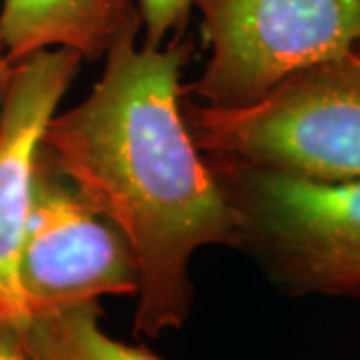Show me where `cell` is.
<instances>
[{
	"label": "cell",
	"instance_id": "1",
	"mask_svg": "<svg viewBox=\"0 0 360 360\" xmlns=\"http://www.w3.org/2000/svg\"><path fill=\"white\" fill-rule=\"evenodd\" d=\"M139 26L118 34L92 92L52 116L40 142L127 236L141 274L134 330L156 338L191 314L194 252L236 248V226L182 116L180 75L193 44L179 34L167 46L136 49Z\"/></svg>",
	"mask_w": 360,
	"mask_h": 360
},
{
	"label": "cell",
	"instance_id": "2",
	"mask_svg": "<svg viewBox=\"0 0 360 360\" xmlns=\"http://www.w3.org/2000/svg\"><path fill=\"white\" fill-rule=\"evenodd\" d=\"M236 248L292 296L360 298V179L312 180L205 156Z\"/></svg>",
	"mask_w": 360,
	"mask_h": 360
},
{
	"label": "cell",
	"instance_id": "3",
	"mask_svg": "<svg viewBox=\"0 0 360 360\" xmlns=\"http://www.w3.org/2000/svg\"><path fill=\"white\" fill-rule=\"evenodd\" d=\"M182 116L205 156L302 179H360V46L296 72L248 106L182 98Z\"/></svg>",
	"mask_w": 360,
	"mask_h": 360
},
{
	"label": "cell",
	"instance_id": "4",
	"mask_svg": "<svg viewBox=\"0 0 360 360\" xmlns=\"http://www.w3.org/2000/svg\"><path fill=\"white\" fill-rule=\"evenodd\" d=\"M210 51L196 103L240 108L360 46V0H194Z\"/></svg>",
	"mask_w": 360,
	"mask_h": 360
},
{
	"label": "cell",
	"instance_id": "5",
	"mask_svg": "<svg viewBox=\"0 0 360 360\" xmlns=\"http://www.w3.org/2000/svg\"><path fill=\"white\" fill-rule=\"evenodd\" d=\"M18 281L28 316L103 296H136L129 240L84 198L40 142Z\"/></svg>",
	"mask_w": 360,
	"mask_h": 360
},
{
	"label": "cell",
	"instance_id": "6",
	"mask_svg": "<svg viewBox=\"0 0 360 360\" xmlns=\"http://www.w3.org/2000/svg\"><path fill=\"white\" fill-rule=\"evenodd\" d=\"M82 56L46 49L14 63L0 112V314L28 321L18 262L42 132L78 75Z\"/></svg>",
	"mask_w": 360,
	"mask_h": 360
},
{
	"label": "cell",
	"instance_id": "7",
	"mask_svg": "<svg viewBox=\"0 0 360 360\" xmlns=\"http://www.w3.org/2000/svg\"><path fill=\"white\" fill-rule=\"evenodd\" d=\"M134 20V0H0V40L13 63L46 49L101 58Z\"/></svg>",
	"mask_w": 360,
	"mask_h": 360
},
{
	"label": "cell",
	"instance_id": "8",
	"mask_svg": "<svg viewBox=\"0 0 360 360\" xmlns=\"http://www.w3.org/2000/svg\"><path fill=\"white\" fill-rule=\"evenodd\" d=\"M98 300L28 316L22 326L32 360H165L142 347L116 340L101 326Z\"/></svg>",
	"mask_w": 360,
	"mask_h": 360
},
{
	"label": "cell",
	"instance_id": "9",
	"mask_svg": "<svg viewBox=\"0 0 360 360\" xmlns=\"http://www.w3.org/2000/svg\"><path fill=\"white\" fill-rule=\"evenodd\" d=\"M194 0H139L141 22L146 28V46L158 49L168 34H182Z\"/></svg>",
	"mask_w": 360,
	"mask_h": 360
},
{
	"label": "cell",
	"instance_id": "10",
	"mask_svg": "<svg viewBox=\"0 0 360 360\" xmlns=\"http://www.w3.org/2000/svg\"><path fill=\"white\" fill-rule=\"evenodd\" d=\"M25 322L0 314V360H32L25 347Z\"/></svg>",
	"mask_w": 360,
	"mask_h": 360
},
{
	"label": "cell",
	"instance_id": "11",
	"mask_svg": "<svg viewBox=\"0 0 360 360\" xmlns=\"http://www.w3.org/2000/svg\"><path fill=\"white\" fill-rule=\"evenodd\" d=\"M13 68L14 63L8 58L6 49H4V44H2V40H0V112H2V104H4V98H6L8 84H11Z\"/></svg>",
	"mask_w": 360,
	"mask_h": 360
}]
</instances>
